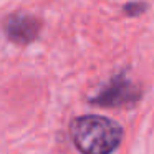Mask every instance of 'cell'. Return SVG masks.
<instances>
[{
    "mask_svg": "<svg viewBox=\"0 0 154 154\" xmlns=\"http://www.w3.org/2000/svg\"><path fill=\"white\" fill-rule=\"evenodd\" d=\"M70 134L81 154H111L123 139V129L116 121L96 114L75 118Z\"/></svg>",
    "mask_w": 154,
    "mask_h": 154,
    "instance_id": "cell-1",
    "label": "cell"
},
{
    "mask_svg": "<svg viewBox=\"0 0 154 154\" xmlns=\"http://www.w3.org/2000/svg\"><path fill=\"white\" fill-rule=\"evenodd\" d=\"M141 98V90L136 83L129 80L124 73L111 78L93 98L91 103L104 108L134 106Z\"/></svg>",
    "mask_w": 154,
    "mask_h": 154,
    "instance_id": "cell-2",
    "label": "cell"
},
{
    "mask_svg": "<svg viewBox=\"0 0 154 154\" xmlns=\"http://www.w3.org/2000/svg\"><path fill=\"white\" fill-rule=\"evenodd\" d=\"M4 30L10 42L17 45H28L37 40L42 30V23L38 18L32 17V15L14 14L5 20Z\"/></svg>",
    "mask_w": 154,
    "mask_h": 154,
    "instance_id": "cell-3",
    "label": "cell"
},
{
    "mask_svg": "<svg viewBox=\"0 0 154 154\" xmlns=\"http://www.w3.org/2000/svg\"><path fill=\"white\" fill-rule=\"evenodd\" d=\"M146 8H147V5L143 4V2H131V4H126V5H124L123 10H124V14L131 15V17H136V15L143 14Z\"/></svg>",
    "mask_w": 154,
    "mask_h": 154,
    "instance_id": "cell-4",
    "label": "cell"
}]
</instances>
